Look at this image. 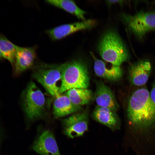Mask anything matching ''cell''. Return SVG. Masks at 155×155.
<instances>
[{
  "instance_id": "6da1fadb",
  "label": "cell",
  "mask_w": 155,
  "mask_h": 155,
  "mask_svg": "<svg viewBox=\"0 0 155 155\" xmlns=\"http://www.w3.org/2000/svg\"><path fill=\"white\" fill-rule=\"evenodd\" d=\"M127 113L129 121L140 128H146L155 123V104L146 88H138L129 97Z\"/></svg>"
},
{
  "instance_id": "7a4b0ae2",
  "label": "cell",
  "mask_w": 155,
  "mask_h": 155,
  "mask_svg": "<svg viewBox=\"0 0 155 155\" xmlns=\"http://www.w3.org/2000/svg\"><path fill=\"white\" fill-rule=\"evenodd\" d=\"M98 49L104 60L114 65L120 66L129 58L124 44L114 30H108L103 35L98 43Z\"/></svg>"
},
{
  "instance_id": "3957f363",
  "label": "cell",
  "mask_w": 155,
  "mask_h": 155,
  "mask_svg": "<svg viewBox=\"0 0 155 155\" xmlns=\"http://www.w3.org/2000/svg\"><path fill=\"white\" fill-rule=\"evenodd\" d=\"M60 65L62 73L60 94L73 88H87L90 77L86 65L83 61L74 60Z\"/></svg>"
},
{
  "instance_id": "277c9868",
  "label": "cell",
  "mask_w": 155,
  "mask_h": 155,
  "mask_svg": "<svg viewBox=\"0 0 155 155\" xmlns=\"http://www.w3.org/2000/svg\"><path fill=\"white\" fill-rule=\"evenodd\" d=\"M61 68L60 65L43 64L39 67L34 73L36 80L51 95L56 97L61 94L59 87L57 85L61 79Z\"/></svg>"
},
{
  "instance_id": "5b68a950",
  "label": "cell",
  "mask_w": 155,
  "mask_h": 155,
  "mask_svg": "<svg viewBox=\"0 0 155 155\" xmlns=\"http://www.w3.org/2000/svg\"><path fill=\"white\" fill-rule=\"evenodd\" d=\"M45 103L43 93L34 82H30L24 99V111L28 119L34 120L42 117L45 111Z\"/></svg>"
},
{
  "instance_id": "8992f818",
  "label": "cell",
  "mask_w": 155,
  "mask_h": 155,
  "mask_svg": "<svg viewBox=\"0 0 155 155\" xmlns=\"http://www.w3.org/2000/svg\"><path fill=\"white\" fill-rule=\"evenodd\" d=\"M128 28L139 38L155 29V12L140 11L134 15L123 14Z\"/></svg>"
},
{
  "instance_id": "52a82bcc",
  "label": "cell",
  "mask_w": 155,
  "mask_h": 155,
  "mask_svg": "<svg viewBox=\"0 0 155 155\" xmlns=\"http://www.w3.org/2000/svg\"><path fill=\"white\" fill-rule=\"evenodd\" d=\"M64 133L71 138L82 136L88 130V117L85 112L73 114L63 120Z\"/></svg>"
},
{
  "instance_id": "ba28073f",
  "label": "cell",
  "mask_w": 155,
  "mask_h": 155,
  "mask_svg": "<svg viewBox=\"0 0 155 155\" xmlns=\"http://www.w3.org/2000/svg\"><path fill=\"white\" fill-rule=\"evenodd\" d=\"M96 23L93 20H86L81 22L61 25L47 30L46 32L52 40H59L78 31L90 29Z\"/></svg>"
},
{
  "instance_id": "9c48e42d",
  "label": "cell",
  "mask_w": 155,
  "mask_h": 155,
  "mask_svg": "<svg viewBox=\"0 0 155 155\" xmlns=\"http://www.w3.org/2000/svg\"><path fill=\"white\" fill-rule=\"evenodd\" d=\"M32 148L41 155H61L53 134L48 130L41 134L34 143Z\"/></svg>"
},
{
  "instance_id": "30bf717a",
  "label": "cell",
  "mask_w": 155,
  "mask_h": 155,
  "mask_svg": "<svg viewBox=\"0 0 155 155\" xmlns=\"http://www.w3.org/2000/svg\"><path fill=\"white\" fill-rule=\"evenodd\" d=\"M151 70L150 63L147 60L139 61L132 64L128 70L129 78L133 85L140 86L147 82Z\"/></svg>"
},
{
  "instance_id": "8fae6325",
  "label": "cell",
  "mask_w": 155,
  "mask_h": 155,
  "mask_svg": "<svg viewBox=\"0 0 155 155\" xmlns=\"http://www.w3.org/2000/svg\"><path fill=\"white\" fill-rule=\"evenodd\" d=\"M92 117L96 121L112 130L120 128V121L116 112L109 108L97 105L92 113Z\"/></svg>"
},
{
  "instance_id": "7c38bea8",
  "label": "cell",
  "mask_w": 155,
  "mask_h": 155,
  "mask_svg": "<svg viewBox=\"0 0 155 155\" xmlns=\"http://www.w3.org/2000/svg\"><path fill=\"white\" fill-rule=\"evenodd\" d=\"M36 56L34 47L17 46L14 64L16 73L19 74L31 67Z\"/></svg>"
},
{
  "instance_id": "4fadbf2b",
  "label": "cell",
  "mask_w": 155,
  "mask_h": 155,
  "mask_svg": "<svg viewBox=\"0 0 155 155\" xmlns=\"http://www.w3.org/2000/svg\"><path fill=\"white\" fill-rule=\"evenodd\" d=\"M94 98L97 105L109 108L116 112L118 104L111 89L102 81L97 82Z\"/></svg>"
},
{
  "instance_id": "5bb4252c",
  "label": "cell",
  "mask_w": 155,
  "mask_h": 155,
  "mask_svg": "<svg viewBox=\"0 0 155 155\" xmlns=\"http://www.w3.org/2000/svg\"><path fill=\"white\" fill-rule=\"evenodd\" d=\"M92 55L94 59V71L97 76L112 81H116L121 78L123 71L120 66L111 64L108 66L104 61Z\"/></svg>"
},
{
  "instance_id": "9a60e30c",
  "label": "cell",
  "mask_w": 155,
  "mask_h": 155,
  "mask_svg": "<svg viewBox=\"0 0 155 155\" xmlns=\"http://www.w3.org/2000/svg\"><path fill=\"white\" fill-rule=\"evenodd\" d=\"M81 108L73 104L66 94H60L54 101L53 113L56 117H61L77 113Z\"/></svg>"
},
{
  "instance_id": "2e32d148",
  "label": "cell",
  "mask_w": 155,
  "mask_h": 155,
  "mask_svg": "<svg viewBox=\"0 0 155 155\" xmlns=\"http://www.w3.org/2000/svg\"><path fill=\"white\" fill-rule=\"evenodd\" d=\"M66 95L73 104L80 106L88 104L92 99V92L87 88H71L67 91Z\"/></svg>"
},
{
  "instance_id": "e0dca14e",
  "label": "cell",
  "mask_w": 155,
  "mask_h": 155,
  "mask_svg": "<svg viewBox=\"0 0 155 155\" xmlns=\"http://www.w3.org/2000/svg\"><path fill=\"white\" fill-rule=\"evenodd\" d=\"M47 3L62 9L76 16L79 19L85 20L86 12L78 7L73 1L69 0H49Z\"/></svg>"
},
{
  "instance_id": "ac0fdd59",
  "label": "cell",
  "mask_w": 155,
  "mask_h": 155,
  "mask_svg": "<svg viewBox=\"0 0 155 155\" xmlns=\"http://www.w3.org/2000/svg\"><path fill=\"white\" fill-rule=\"evenodd\" d=\"M17 46L3 35H0V50L3 57L11 64H14Z\"/></svg>"
},
{
  "instance_id": "d6986e66",
  "label": "cell",
  "mask_w": 155,
  "mask_h": 155,
  "mask_svg": "<svg viewBox=\"0 0 155 155\" xmlns=\"http://www.w3.org/2000/svg\"><path fill=\"white\" fill-rule=\"evenodd\" d=\"M150 95L152 100L155 104V82L153 84Z\"/></svg>"
},
{
  "instance_id": "ffe728a7",
  "label": "cell",
  "mask_w": 155,
  "mask_h": 155,
  "mask_svg": "<svg viewBox=\"0 0 155 155\" xmlns=\"http://www.w3.org/2000/svg\"><path fill=\"white\" fill-rule=\"evenodd\" d=\"M107 1L109 4H111L115 3H123V1L121 0H108Z\"/></svg>"
},
{
  "instance_id": "44dd1931",
  "label": "cell",
  "mask_w": 155,
  "mask_h": 155,
  "mask_svg": "<svg viewBox=\"0 0 155 155\" xmlns=\"http://www.w3.org/2000/svg\"><path fill=\"white\" fill-rule=\"evenodd\" d=\"M2 57H3V55L0 50V59Z\"/></svg>"
}]
</instances>
